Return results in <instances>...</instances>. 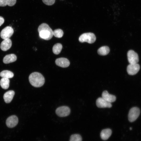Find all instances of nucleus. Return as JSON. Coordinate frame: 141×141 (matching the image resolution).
<instances>
[{
    "label": "nucleus",
    "mask_w": 141,
    "mask_h": 141,
    "mask_svg": "<svg viewBox=\"0 0 141 141\" xmlns=\"http://www.w3.org/2000/svg\"><path fill=\"white\" fill-rule=\"evenodd\" d=\"M38 31L39 37L45 40L51 39L53 36V31L46 24L43 23L38 27Z\"/></svg>",
    "instance_id": "nucleus-1"
},
{
    "label": "nucleus",
    "mask_w": 141,
    "mask_h": 141,
    "mask_svg": "<svg viewBox=\"0 0 141 141\" xmlns=\"http://www.w3.org/2000/svg\"><path fill=\"white\" fill-rule=\"evenodd\" d=\"M29 80L31 84L36 87H41L45 83L43 76L40 73L37 72L32 73L30 75Z\"/></svg>",
    "instance_id": "nucleus-2"
},
{
    "label": "nucleus",
    "mask_w": 141,
    "mask_h": 141,
    "mask_svg": "<svg viewBox=\"0 0 141 141\" xmlns=\"http://www.w3.org/2000/svg\"><path fill=\"white\" fill-rule=\"evenodd\" d=\"M96 37L93 33H87L82 34L79 37V40L81 42H87L89 43H93L96 40Z\"/></svg>",
    "instance_id": "nucleus-3"
},
{
    "label": "nucleus",
    "mask_w": 141,
    "mask_h": 141,
    "mask_svg": "<svg viewBox=\"0 0 141 141\" xmlns=\"http://www.w3.org/2000/svg\"><path fill=\"white\" fill-rule=\"evenodd\" d=\"M140 114L139 109L136 107L132 108L130 110L128 114V119L129 121L132 122L138 118Z\"/></svg>",
    "instance_id": "nucleus-4"
},
{
    "label": "nucleus",
    "mask_w": 141,
    "mask_h": 141,
    "mask_svg": "<svg viewBox=\"0 0 141 141\" xmlns=\"http://www.w3.org/2000/svg\"><path fill=\"white\" fill-rule=\"evenodd\" d=\"M56 114L59 116L64 117L68 116L70 112V110L68 107L62 106L58 108L55 111Z\"/></svg>",
    "instance_id": "nucleus-5"
},
{
    "label": "nucleus",
    "mask_w": 141,
    "mask_h": 141,
    "mask_svg": "<svg viewBox=\"0 0 141 141\" xmlns=\"http://www.w3.org/2000/svg\"><path fill=\"white\" fill-rule=\"evenodd\" d=\"M14 31L13 28L10 26H7L1 31L0 36L3 39L9 38L13 34Z\"/></svg>",
    "instance_id": "nucleus-6"
},
{
    "label": "nucleus",
    "mask_w": 141,
    "mask_h": 141,
    "mask_svg": "<svg viewBox=\"0 0 141 141\" xmlns=\"http://www.w3.org/2000/svg\"><path fill=\"white\" fill-rule=\"evenodd\" d=\"M128 60L130 64L137 63L139 61L137 54L132 50H129L127 53Z\"/></svg>",
    "instance_id": "nucleus-7"
},
{
    "label": "nucleus",
    "mask_w": 141,
    "mask_h": 141,
    "mask_svg": "<svg viewBox=\"0 0 141 141\" xmlns=\"http://www.w3.org/2000/svg\"><path fill=\"white\" fill-rule=\"evenodd\" d=\"M140 69V65L137 63L130 64L127 66V70L129 75H133L136 74L139 71Z\"/></svg>",
    "instance_id": "nucleus-8"
},
{
    "label": "nucleus",
    "mask_w": 141,
    "mask_h": 141,
    "mask_svg": "<svg viewBox=\"0 0 141 141\" xmlns=\"http://www.w3.org/2000/svg\"><path fill=\"white\" fill-rule=\"evenodd\" d=\"M18 122V118L15 115H13L9 117L6 121V124L9 128H13L16 126Z\"/></svg>",
    "instance_id": "nucleus-9"
},
{
    "label": "nucleus",
    "mask_w": 141,
    "mask_h": 141,
    "mask_svg": "<svg viewBox=\"0 0 141 141\" xmlns=\"http://www.w3.org/2000/svg\"><path fill=\"white\" fill-rule=\"evenodd\" d=\"M97 106L99 108H110L111 107L112 105L110 103L104 99L102 97H99L96 101Z\"/></svg>",
    "instance_id": "nucleus-10"
},
{
    "label": "nucleus",
    "mask_w": 141,
    "mask_h": 141,
    "mask_svg": "<svg viewBox=\"0 0 141 141\" xmlns=\"http://www.w3.org/2000/svg\"><path fill=\"white\" fill-rule=\"evenodd\" d=\"M55 62L57 66L63 68L68 67L70 64V62L67 58L61 57L56 59Z\"/></svg>",
    "instance_id": "nucleus-11"
},
{
    "label": "nucleus",
    "mask_w": 141,
    "mask_h": 141,
    "mask_svg": "<svg viewBox=\"0 0 141 141\" xmlns=\"http://www.w3.org/2000/svg\"><path fill=\"white\" fill-rule=\"evenodd\" d=\"M12 42L9 38L4 39L1 43L0 44V48L3 51H6L11 47Z\"/></svg>",
    "instance_id": "nucleus-12"
},
{
    "label": "nucleus",
    "mask_w": 141,
    "mask_h": 141,
    "mask_svg": "<svg viewBox=\"0 0 141 141\" xmlns=\"http://www.w3.org/2000/svg\"><path fill=\"white\" fill-rule=\"evenodd\" d=\"M102 97L107 101L110 103L115 102L116 99L115 96L109 94L106 90L103 92Z\"/></svg>",
    "instance_id": "nucleus-13"
},
{
    "label": "nucleus",
    "mask_w": 141,
    "mask_h": 141,
    "mask_svg": "<svg viewBox=\"0 0 141 141\" xmlns=\"http://www.w3.org/2000/svg\"><path fill=\"white\" fill-rule=\"evenodd\" d=\"M15 95V92L13 90H10L5 92L3 98L6 103H10L12 100Z\"/></svg>",
    "instance_id": "nucleus-14"
},
{
    "label": "nucleus",
    "mask_w": 141,
    "mask_h": 141,
    "mask_svg": "<svg viewBox=\"0 0 141 141\" xmlns=\"http://www.w3.org/2000/svg\"><path fill=\"white\" fill-rule=\"evenodd\" d=\"M17 60L16 56L14 54L7 55L4 57L3 62L4 63L8 64L15 61Z\"/></svg>",
    "instance_id": "nucleus-15"
},
{
    "label": "nucleus",
    "mask_w": 141,
    "mask_h": 141,
    "mask_svg": "<svg viewBox=\"0 0 141 141\" xmlns=\"http://www.w3.org/2000/svg\"><path fill=\"white\" fill-rule=\"evenodd\" d=\"M112 133L111 130L109 128L104 129L101 133V137L103 140L107 139L110 136Z\"/></svg>",
    "instance_id": "nucleus-16"
},
{
    "label": "nucleus",
    "mask_w": 141,
    "mask_h": 141,
    "mask_svg": "<svg viewBox=\"0 0 141 141\" xmlns=\"http://www.w3.org/2000/svg\"><path fill=\"white\" fill-rule=\"evenodd\" d=\"M10 81L8 78H2L0 81V85L2 88L8 89L9 86Z\"/></svg>",
    "instance_id": "nucleus-17"
},
{
    "label": "nucleus",
    "mask_w": 141,
    "mask_h": 141,
    "mask_svg": "<svg viewBox=\"0 0 141 141\" xmlns=\"http://www.w3.org/2000/svg\"><path fill=\"white\" fill-rule=\"evenodd\" d=\"M110 51L108 47L107 46H102L99 48L97 51L98 54L101 55H105L108 54Z\"/></svg>",
    "instance_id": "nucleus-18"
},
{
    "label": "nucleus",
    "mask_w": 141,
    "mask_h": 141,
    "mask_svg": "<svg viewBox=\"0 0 141 141\" xmlns=\"http://www.w3.org/2000/svg\"><path fill=\"white\" fill-rule=\"evenodd\" d=\"M14 76L13 73L8 70H4L0 73V76L2 78L9 79L13 78Z\"/></svg>",
    "instance_id": "nucleus-19"
},
{
    "label": "nucleus",
    "mask_w": 141,
    "mask_h": 141,
    "mask_svg": "<svg viewBox=\"0 0 141 141\" xmlns=\"http://www.w3.org/2000/svg\"><path fill=\"white\" fill-rule=\"evenodd\" d=\"M62 48V45L60 43L55 44L52 48V51L55 54H59L61 52Z\"/></svg>",
    "instance_id": "nucleus-20"
},
{
    "label": "nucleus",
    "mask_w": 141,
    "mask_h": 141,
    "mask_svg": "<svg viewBox=\"0 0 141 141\" xmlns=\"http://www.w3.org/2000/svg\"><path fill=\"white\" fill-rule=\"evenodd\" d=\"M63 34V31L60 29H56L53 31V36L57 38L62 37Z\"/></svg>",
    "instance_id": "nucleus-21"
},
{
    "label": "nucleus",
    "mask_w": 141,
    "mask_h": 141,
    "mask_svg": "<svg viewBox=\"0 0 141 141\" xmlns=\"http://www.w3.org/2000/svg\"><path fill=\"white\" fill-rule=\"evenodd\" d=\"M69 141H82V138L79 134H73L70 137Z\"/></svg>",
    "instance_id": "nucleus-22"
},
{
    "label": "nucleus",
    "mask_w": 141,
    "mask_h": 141,
    "mask_svg": "<svg viewBox=\"0 0 141 141\" xmlns=\"http://www.w3.org/2000/svg\"><path fill=\"white\" fill-rule=\"evenodd\" d=\"M42 1L45 4L48 5H53L55 2V0H42Z\"/></svg>",
    "instance_id": "nucleus-23"
},
{
    "label": "nucleus",
    "mask_w": 141,
    "mask_h": 141,
    "mask_svg": "<svg viewBox=\"0 0 141 141\" xmlns=\"http://www.w3.org/2000/svg\"><path fill=\"white\" fill-rule=\"evenodd\" d=\"M7 4L8 6H12L14 5L16 3V0H6Z\"/></svg>",
    "instance_id": "nucleus-24"
},
{
    "label": "nucleus",
    "mask_w": 141,
    "mask_h": 141,
    "mask_svg": "<svg viewBox=\"0 0 141 141\" xmlns=\"http://www.w3.org/2000/svg\"><path fill=\"white\" fill-rule=\"evenodd\" d=\"M7 5L6 0H0V7H5Z\"/></svg>",
    "instance_id": "nucleus-25"
},
{
    "label": "nucleus",
    "mask_w": 141,
    "mask_h": 141,
    "mask_svg": "<svg viewBox=\"0 0 141 141\" xmlns=\"http://www.w3.org/2000/svg\"><path fill=\"white\" fill-rule=\"evenodd\" d=\"M4 21L3 18L0 16V26L4 23Z\"/></svg>",
    "instance_id": "nucleus-26"
},
{
    "label": "nucleus",
    "mask_w": 141,
    "mask_h": 141,
    "mask_svg": "<svg viewBox=\"0 0 141 141\" xmlns=\"http://www.w3.org/2000/svg\"><path fill=\"white\" fill-rule=\"evenodd\" d=\"M130 130H131L132 129V128H130Z\"/></svg>",
    "instance_id": "nucleus-27"
}]
</instances>
